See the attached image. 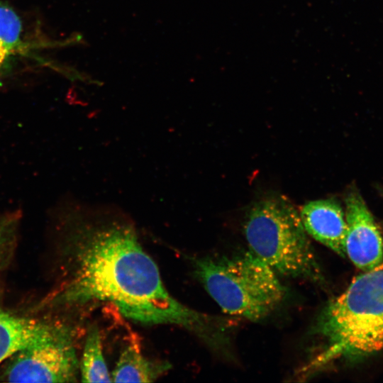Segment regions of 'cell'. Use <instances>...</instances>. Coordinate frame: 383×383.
<instances>
[{
    "mask_svg": "<svg viewBox=\"0 0 383 383\" xmlns=\"http://www.w3.org/2000/svg\"><path fill=\"white\" fill-rule=\"evenodd\" d=\"M57 207L56 216L70 230L71 265L48 305L72 308L106 301L133 321L181 326L211 348L225 341L228 318L199 312L173 297L133 226L120 213L69 201Z\"/></svg>",
    "mask_w": 383,
    "mask_h": 383,
    "instance_id": "obj_1",
    "label": "cell"
},
{
    "mask_svg": "<svg viewBox=\"0 0 383 383\" xmlns=\"http://www.w3.org/2000/svg\"><path fill=\"white\" fill-rule=\"evenodd\" d=\"M318 349L302 372L338 360L362 358L383 350V262L356 276L318 316Z\"/></svg>",
    "mask_w": 383,
    "mask_h": 383,
    "instance_id": "obj_2",
    "label": "cell"
},
{
    "mask_svg": "<svg viewBox=\"0 0 383 383\" xmlns=\"http://www.w3.org/2000/svg\"><path fill=\"white\" fill-rule=\"evenodd\" d=\"M194 273L222 311L257 321L270 315L286 291L277 274L251 251L192 260Z\"/></svg>",
    "mask_w": 383,
    "mask_h": 383,
    "instance_id": "obj_3",
    "label": "cell"
},
{
    "mask_svg": "<svg viewBox=\"0 0 383 383\" xmlns=\"http://www.w3.org/2000/svg\"><path fill=\"white\" fill-rule=\"evenodd\" d=\"M250 251L277 274L318 283L323 276L299 213L281 196L250 210L244 226Z\"/></svg>",
    "mask_w": 383,
    "mask_h": 383,
    "instance_id": "obj_4",
    "label": "cell"
},
{
    "mask_svg": "<svg viewBox=\"0 0 383 383\" xmlns=\"http://www.w3.org/2000/svg\"><path fill=\"white\" fill-rule=\"evenodd\" d=\"M72 332L65 326L50 340L26 348L8 359L0 381L72 382L79 371Z\"/></svg>",
    "mask_w": 383,
    "mask_h": 383,
    "instance_id": "obj_5",
    "label": "cell"
},
{
    "mask_svg": "<svg viewBox=\"0 0 383 383\" xmlns=\"http://www.w3.org/2000/svg\"><path fill=\"white\" fill-rule=\"evenodd\" d=\"M347 231L345 252L363 272L383 262V240L361 194L352 189L345 196Z\"/></svg>",
    "mask_w": 383,
    "mask_h": 383,
    "instance_id": "obj_6",
    "label": "cell"
},
{
    "mask_svg": "<svg viewBox=\"0 0 383 383\" xmlns=\"http://www.w3.org/2000/svg\"><path fill=\"white\" fill-rule=\"evenodd\" d=\"M307 234L342 257L345 256V213L333 199L306 203L299 213Z\"/></svg>",
    "mask_w": 383,
    "mask_h": 383,
    "instance_id": "obj_7",
    "label": "cell"
},
{
    "mask_svg": "<svg viewBox=\"0 0 383 383\" xmlns=\"http://www.w3.org/2000/svg\"><path fill=\"white\" fill-rule=\"evenodd\" d=\"M28 31L21 14L9 1L0 0V84L37 48Z\"/></svg>",
    "mask_w": 383,
    "mask_h": 383,
    "instance_id": "obj_8",
    "label": "cell"
},
{
    "mask_svg": "<svg viewBox=\"0 0 383 383\" xmlns=\"http://www.w3.org/2000/svg\"><path fill=\"white\" fill-rule=\"evenodd\" d=\"M65 326L0 309V363L26 348L50 340Z\"/></svg>",
    "mask_w": 383,
    "mask_h": 383,
    "instance_id": "obj_9",
    "label": "cell"
},
{
    "mask_svg": "<svg viewBox=\"0 0 383 383\" xmlns=\"http://www.w3.org/2000/svg\"><path fill=\"white\" fill-rule=\"evenodd\" d=\"M170 368V363L150 360L137 344H129L121 353L111 376L114 382H152Z\"/></svg>",
    "mask_w": 383,
    "mask_h": 383,
    "instance_id": "obj_10",
    "label": "cell"
},
{
    "mask_svg": "<svg viewBox=\"0 0 383 383\" xmlns=\"http://www.w3.org/2000/svg\"><path fill=\"white\" fill-rule=\"evenodd\" d=\"M82 381L84 382H111L112 379L102 353L99 328L89 327L79 362Z\"/></svg>",
    "mask_w": 383,
    "mask_h": 383,
    "instance_id": "obj_11",
    "label": "cell"
},
{
    "mask_svg": "<svg viewBox=\"0 0 383 383\" xmlns=\"http://www.w3.org/2000/svg\"><path fill=\"white\" fill-rule=\"evenodd\" d=\"M21 215L19 210L0 215V271L9 263L13 253Z\"/></svg>",
    "mask_w": 383,
    "mask_h": 383,
    "instance_id": "obj_12",
    "label": "cell"
}]
</instances>
